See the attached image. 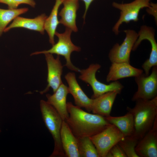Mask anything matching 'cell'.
I'll use <instances>...</instances> for the list:
<instances>
[{"label": "cell", "instance_id": "18", "mask_svg": "<svg viewBox=\"0 0 157 157\" xmlns=\"http://www.w3.org/2000/svg\"><path fill=\"white\" fill-rule=\"evenodd\" d=\"M119 93L116 91H110L92 99L91 111L93 114L105 117L110 115L115 100Z\"/></svg>", "mask_w": 157, "mask_h": 157}, {"label": "cell", "instance_id": "23", "mask_svg": "<svg viewBox=\"0 0 157 157\" xmlns=\"http://www.w3.org/2000/svg\"><path fill=\"white\" fill-rule=\"evenodd\" d=\"M77 139L80 157H99L97 149L90 137Z\"/></svg>", "mask_w": 157, "mask_h": 157}, {"label": "cell", "instance_id": "17", "mask_svg": "<svg viewBox=\"0 0 157 157\" xmlns=\"http://www.w3.org/2000/svg\"><path fill=\"white\" fill-rule=\"evenodd\" d=\"M62 145L65 156L80 157L78 139L74 135L66 122L63 120L60 131Z\"/></svg>", "mask_w": 157, "mask_h": 157}, {"label": "cell", "instance_id": "1", "mask_svg": "<svg viewBox=\"0 0 157 157\" xmlns=\"http://www.w3.org/2000/svg\"><path fill=\"white\" fill-rule=\"evenodd\" d=\"M67 109L69 117L65 121L77 138L91 137L111 124L105 117L85 112L70 102H67Z\"/></svg>", "mask_w": 157, "mask_h": 157}, {"label": "cell", "instance_id": "10", "mask_svg": "<svg viewBox=\"0 0 157 157\" xmlns=\"http://www.w3.org/2000/svg\"><path fill=\"white\" fill-rule=\"evenodd\" d=\"M138 34V37L134 44L132 50H135L142 41L144 40H149L151 45L149 57L142 65L144 74L147 76L149 75L151 68L157 66V43L155 38L154 32L151 27L145 25L142 26Z\"/></svg>", "mask_w": 157, "mask_h": 157}, {"label": "cell", "instance_id": "25", "mask_svg": "<svg viewBox=\"0 0 157 157\" xmlns=\"http://www.w3.org/2000/svg\"><path fill=\"white\" fill-rule=\"evenodd\" d=\"M0 3L7 5L9 9H17L21 4L28 5L32 7H34L36 5L33 0H0Z\"/></svg>", "mask_w": 157, "mask_h": 157}, {"label": "cell", "instance_id": "16", "mask_svg": "<svg viewBox=\"0 0 157 157\" xmlns=\"http://www.w3.org/2000/svg\"><path fill=\"white\" fill-rule=\"evenodd\" d=\"M63 7L59 13L60 23L76 32L78 31L76 24V12L78 9V0H63Z\"/></svg>", "mask_w": 157, "mask_h": 157}, {"label": "cell", "instance_id": "13", "mask_svg": "<svg viewBox=\"0 0 157 157\" xmlns=\"http://www.w3.org/2000/svg\"><path fill=\"white\" fill-rule=\"evenodd\" d=\"M65 78L68 85L69 93L73 97L76 106L84 108L88 112L91 111L92 99L89 98L77 82L75 73L69 72Z\"/></svg>", "mask_w": 157, "mask_h": 157}, {"label": "cell", "instance_id": "27", "mask_svg": "<svg viewBox=\"0 0 157 157\" xmlns=\"http://www.w3.org/2000/svg\"><path fill=\"white\" fill-rule=\"evenodd\" d=\"M157 4L151 3H150V6L148 8L147 10V11L149 14L154 17L156 21L157 20Z\"/></svg>", "mask_w": 157, "mask_h": 157}, {"label": "cell", "instance_id": "29", "mask_svg": "<svg viewBox=\"0 0 157 157\" xmlns=\"http://www.w3.org/2000/svg\"><path fill=\"white\" fill-rule=\"evenodd\" d=\"M1 130L0 129V132H1Z\"/></svg>", "mask_w": 157, "mask_h": 157}, {"label": "cell", "instance_id": "11", "mask_svg": "<svg viewBox=\"0 0 157 157\" xmlns=\"http://www.w3.org/2000/svg\"><path fill=\"white\" fill-rule=\"evenodd\" d=\"M44 54L47 66L48 84L46 88L40 92L41 94L48 91L50 88H52L54 92L63 83L61 76L63 66L60 60L59 56L58 55L55 58L51 54L46 53Z\"/></svg>", "mask_w": 157, "mask_h": 157}, {"label": "cell", "instance_id": "12", "mask_svg": "<svg viewBox=\"0 0 157 157\" xmlns=\"http://www.w3.org/2000/svg\"><path fill=\"white\" fill-rule=\"evenodd\" d=\"M135 151L139 157H157V118L151 128L139 141Z\"/></svg>", "mask_w": 157, "mask_h": 157}, {"label": "cell", "instance_id": "19", "mask_svg": "<svg viewBox=\"0 0 157 157\" xmlns=\"http://www.w3.org/2000/svg\"><path fill=\"white\" fill-rule=\"evenodd\" d=\"M47 17V16L44 13L33 19L26 18L18 16L13 20L12 23L6 28L4 32H7L12 28H23L37 31L43 34L45 30V22Z\"/></svg>", "mask_w": 157, "mask_h": 157}, {"label": "cell", "instance_id": "14", "mask_svg": "<svg viewBox=\"0 0 157 157\" xmlns=\"http://www.w3.org/2000/svg\"><path fill=\"white\" fill-rule=\"evenodd\" d=\"M112 63L106 76V81L107 82L126 77H135L143 73V70L132 66L130 63Z\"/></svg>", "mask_w": 157, "mask_h": 157}, {"label": "cell", "instance_id": "4", "mask_svg": "<svg viewBox=\"0 0 157 157\" xmlns=\"http://www.w3.org/2000/svg\"><path fill=\"white\" fill-rule=\"evenodd\" d=\"M72 32L71 29L66 28L63 33L56 31L55 35L58 38L57 43L48 50L36 51L32 53L31 55L49 53L63 56L66 61L65 66L71 70L79 72L80 69L73 64L70 59L71 55L73 52H79L81 50L80 47L75 45L71 41V35Z\"/></svg>", "mask_w": 157, "mask_h": 157}, {"label": "cell", "instance_id": "7", "mask_svg": "<svg viewBox=\"0 0 157 157\" xmlns=\"http://www.w3.org/2000/svg\"><path fill=\"white\" fill-rule=\"evenodd\" d=\"M138 90L134 94L132 100L136 101L140 99L150 100L157 95V66L152 67L150 75L144 74L135 77Z\"/></svg>", "mask_w": 157, "mask_h": 157}, {"label": "cell", "instance_id": "9", "mask_svg": "<svg viewBox=\"0 0 157 157\" xmlns=\"http://www.w3.org/2000/svg\"><path fill=\"white\" fill-rule=\"evenodd\" d=\"M125 38L121 45L116 43L110 50L108 57L113 63H130L131 52L138 37V34L132 30L124 31Z\"/></svg>", "mask_w": 157, "mask_h": 157}, {"label": "cell", "instance_id": "28", "mask_svg": "<svg viewBox=\"0 0 157 157\" xmlns=\"http://www.w3.org/2000/svg\"><path fill=\"white\" fill-rule=\"evenodd\" d=\"M84 1L85 6V11L83 16V18L84 19V20H85V17L86 16V14L87 12V11L89 8V6H90V4L94 0H82Z\"/></svg>", "mask_w": 157, "mask_h": 157}, {"label": "cell", "instance_id": "3", "mask_svg": "<svg viewBox=\"0 0 157 157\" xmlns=\"http://www.w3.org/2000/svg\"><path fill=\"white\" fill-rule=\"evenodd\" d=\"M40 108L43 121L54 141V149L49 157L65 156L60 138V131L63 120L55 108L47 101L41 100Z\"/></svg>", "mask_w": 157, "mask_h": 157}, {"label": "cell", "instance_id": "21", "mask_svg": "<svg viewBox=\"0 0 157 157\" xmlns=\"http://www.w3.org/2000/svg\"><path fill=\"white\" fill-rule=\"evenodd\" d=\"M63 0H56L55 5L49 16L46 19L44 28L49 38V42L52 45L55 44L54 36L59 24L58 13L59 7L62 3Z\"/></svg>", "mask_w": 157, "mask_h": 157}, {"label": "cell", "instance_id": "22", "mask_svg": "<svg viewBox=\"0 0 157 157\" xmlns=\"http://www.w3.org/2000/svg\"><path fill=\"white\" fill-rule=\"evenodd\" d=\"M28 8L4 9L0 8V36L8 24L19 15L27 12Z\"/></svg>", "mask_w": 157, "mask_h": 157}, {"label": "cell", "instance_id": "8", "mask_svg": "<svg viewBox=\"0 0 157 157\" xmlns=\"http://www.w3.org/2000/svg\"><path fill=\"white\" fill-rule=\"evenodd\" d=\"M151 0H135L130 3L124 4L113 2V6L120 10L119 19L113 28L115 34L116 35L119 34V27L122 23H128L132 21H137L140 10L144 7H149Z\"/></svg>", "mask_w": 157, "mask_h": 157}, {"label": "cell", "instance_id": "20", "mask_svg": "<svg viewBox=\"0 0 157 157\" xmlns=\"http://www.w3.org/2000/svg\"><path fill=\"white\" fill-rule=\"evenodd\" d=\"M105 118L109 123L117 127L125 137L133 135L134 132L133 117L130 112L128 111L126 114L123 116L113 117L110 115L105 117Z\"/></svg>", "mask_w": 157, "mask_h": 157}, {"label": "cell", "instance_id": "15", "mask_svg": "<svg viewBox=\"0 0 157 157\" xmlns=\"http://www.w3.org/2000/svg\"><path fill=\"white\" fill-rule=\"evenodd\" d=\"M68 93V87L62 83L53 94L46 95L47 102L55 108L64 121L69 117L66 101Z\"/></svg>", "mask_w": 157, "mask_h": 157}, {"label": "cell", "instance_id": "5", "mask_svg": "<svg viewBox=\"0 0 157 157\" xmlns=\"http://www.w3.org/2000/svg\"><path fill=\"white\" fill-rule=\"evenodd\" d=\"M101 67V65L98 64H92L87 68L80 70L79 72V79L89 84L92 89L93 94L92 99L110 91H116L120 93L124 88L123 85L117 81L106 84L97 80L96 74Z\"/></svg>", "mask_w": 157, "mask_h": 157}, {"label": "cell", "instance_id": "24", "mask_svg": "<svg viewBox=\"0 0 157 157\" xmlns=\"http://www.w3.org/2000/svg\"><path fill=\"white\" fill-rule=\"evenodd\" d=\"M139 140L133 135L126 136L118 142L127 157H139L135 151V147Z\"/></svg>", "mask_w": 157, "mask_h": 157}, {"label": "cell", "instance_id": "2", "mask_svg": "<svg viewBox=\"0 0 157 157\" xmlns=\"http://www.w3.org/2000/svg\"><path fill=\"white\" fill-rule=\"evenodd\" d=\"M133 108L127 110L132 114L134 121L133 135L139 140L151 128L157 117V96L150 100L140 99Z\"/></svg>", "mask_w": 157, "mask_h": 157}, {"label": "cell", "instance_id": "6", "mask_svg": "<svg viewBox=\"0 0 157 157\" xmlns=\"http://www.w3.org/2000/svg\"><path fill=\"white\" fill-rule=\"evenodd\" d=\"M124 137L117 127L111 124L90 138L97 149L99 157H106L110 149Z\"/></svg>", "mask_w": 157, "mask_h": 157}, {"label": "cell", "instance_id": "26", "mask_svg": "<svg viewBox=\"0 0 157 157\" xmlns=\"http://www.w3.org/2000/svg\"><path fill=\"white\" fill-rule=\"evenodd\" d=\"M106 157H127L118 143L114 145L109 151Z\"/></svg>", "mask_w": 157, "mask_h": 157}]
</instances>
